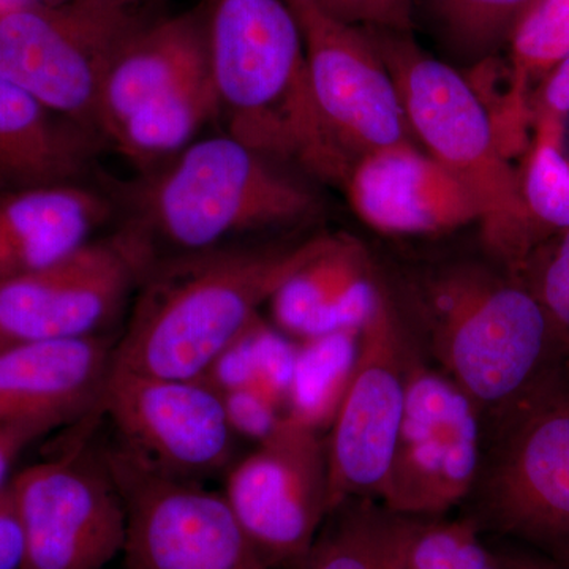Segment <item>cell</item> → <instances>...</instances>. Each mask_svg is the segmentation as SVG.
Instances as JSON below:
<instances>
[{
  "instance_id": "obj_4",
  "label": "cell",
  "mask_w": 569,
  "mask_h": 569,
  "mask_svg": "<svg viewBox=\"0 0 569 569\" xmlns=\"http://www.w3.org/2000/svg\"><path fill=\"white\" fill-rule=\"evenodd\" d=\"M407 318L419 347L481 413L515 406L568 365L537 296L518 277L460 261L410 284Z\"/></svg>"
},
{
  "instance_id": "obj_18",
  "label": "cell",
  "mask_w": 569,
  "mask_h": 569,
  "mask_svg": "<svg viewBox=\"0 0 569 569\" xmlns=\"http://www.w3.org/2000/svg\"><path fill=\"white\" fill-rule=\"evenodd\" d=\"M114 179L0 189V282L39 271L107 234Z\"/></svg>"
},
{
  "instance_id": "obj_11",
  "label": "cell",
  "mask_w": 569,
  "mask_h": 569,
  "mask_svg": "<svg viewBox=\"0 0 569 569\" xmlns=\"http://www.w3.org/2000/svg\"><path fill=\"white\" fill-rule=\"evenodd\" d=\"M224 477L223 496L266 563L305 569L331 515L320 430L287 413Z\"/></svg>"
},
{
  "instance_id": "obj_8",
  "label": "cell",
  "mask_w": 569,
  "mask_h": 569,
  "mask_svg": "<svg viewBox=\"0 0 569 569\" xmlns=\"http://www.w3.org/2000/svg\"><path fill=\"white\" fill-rule=\"evenodd\" d=\"M100 417L82 419L69 447L11 478L24 537L21 569H104L122 556L126 505L103 445L91 440Z\"/></svg>"
},
{
  "instance_id": "obj_16",
  "label": "cell",
  "mask_w": 569,
  "mask_h": 569,
  "mask_svg": "<svg viewBox=\"0 0 569 569\" xmlns=\"http://www.w3.org/2000/svg\"><path fill=\"white\" fill-rule=\"evenodd\" d=\"M356 216L383 234H441L479 222L473 194L418 144L356 160L346 183Z\"/></svg>"
},
{
  "instance_id": "obj_7",
  "label": "cell",
  "mask_w": 569,
  "mask_h": 569,
  "mask_svg": "<svg viewBox=\"0 0 569 569\" xmlns=\"http://www.w3.org/2000/svg\"><path fill=\"white\" fill-rule=\"evenodd\" d=\"M156 6L133 0L0 2V77L99 137L97 103L104 74L123 44L159 14Z\"/></svg>"
},
{
  "instance_id": "obj_17",
  "label": "cell",
  "mask_w": 569,
  "mask_h": 569,
  "mask_svg": "<svg viewBox=\"0 0 569 569\" xmlns=\"http://www.w3.org/2000/svg\"><path fill=\"white\" fill-rule=\"evenodd\" d=\"M119 335L0 348V425H78L99 411Z\"/></svg>"
},
{
  "instance_id": "obj_28",
  "label": "cell",
  "mask_w": 569,
  "mask_h": 569,
  "mask_svg": "<svg viewBox=\"0 0 569 569\" xmlns=\"http://www.w3.org/2000/svg\"><path fill=\"white\" fill-rule=\"evenodd\" d=\"M515 277L537 296L569 365V228L539 246Z\"/></svg>"
},
{
  "instance_id": "obj_19",
  "label": "cell",
  "mask_w": 569,
  "mask_h": 569,
  "mask_svg": "<svg viewBox=\"0 0 569 569\" xmlns=\"http://www.w3.org/2000/svg\"><path fill=\"white\" fill-rule=\"evenodd\" d=\"M209 70L200 6L156 14L112 59L97 103V133L111 134L144 104Z\"/></svg>"
},
{
  "instance_id": "obj_24",
  "label": "cell",
  "mask_w": 569,
  "mask_h": 569,
  "mask_svg": "<svg viewBox=\"0 0 569 569\" xmlns=\"http://www.w3.org/2000/svg\"><path fill=\"white\" fill-rule=\"evenodd\" d=\"M438 43L467 66L496 58L537 0H417Z\"/></svg>"
},
{
  "instance_id": "obj_26",
  "label": "cell",
  "mask_w": 569,
  "mask_h": 569,
  "mask_svg": "<svg viewBox=\"0 0 569 569\" xmlns=\"http://www.w3.org/2000/svg\"><path fill=\"white\" fill-rule=\"evenodd\" d=\"M359 332L305 340L298 346L288 415L316 427L331 426L358 353Z\"/></svg>"
},
{
  "instance_id": "obj_32",
  "label": "cell",
  "mask_w": 569,
  "mask_h": 569,
  "mask_svg": "<svg viewBox=\"0 0 569 569\" xmlns=\"http://www.w3.org/2000/svg\"><path fill=\"white\" fill-rule=\"evenodd\" d=\"M569 118V58L539 82L530 99V122H549L563 129ZM563 132V130H561Z\"/></svg>"
},
{
  "instance_id": "obj_12",
  "label": "cell",
  "mask_w": 569,
  "mask_h": 569,
  "mask_svg": "<svg viewBox=\"0 0 569 569\" xmlns=\"http://www.w3.org/2000/svg\"><path fill=\"white\" fill-rule=\"evenodd\" d=\"M477 406L418 348L408 373L406 413L380 503L407 518L443 515L470 497L482 456Z\"/></svg>"
},
{
  "instance_id": "obj_15",
  "label": "cell",
  "mask_w": 569,
  "mask_h": 569,
  "mask_svg": "<svg viewBox=\"0 0 569 569\" xmlns=\"http://www.w3.org/2000/svg\"><path fill=\"white\" fill-rule=\"evenodd\" d=\"M138 272L110 233L59 263L0 282V348L112 335Z\"/></svg>"
},
{
  "instance_id": "obj_34",
  "label": "cell",
  "mask_w": 569,
  "mask_h": 569,
  "mask_svg": "<svg viewBox=\"0 0 569 569\" xmlns=\"http://www.w3.org/2000/svg\"><path fill=\"white\" fill-rule=\"evenodd\" d=\"M22 557L24 537L9 485L0 492V569H21Z\"/></svg>"
},
{
  "instance_id": "obj_9",
  "label": "cell",
  "mask_w": 569,
  "mask_h": 569,
  "mask_svg": "<svg viewBox=\"0 0 569 569\" xmlns=\"http://www.w3.org/2000/svg\"><path fill=\"white\" fill-rule=\"evenodd\" d=\"M419 343L383 283L358 337L353 372L326 438L329 511L380 500L406 413L408 373Z\"/></svg>"
},
{
  "instance_id": "obj_33",
  "label": "cell",
  "mask_w": 569,
  "mask_h": 569,
  "mask_svg": "<svg viewBox=\"0 0 569 569\" xmlns=\"http://www.w3.org/2000/svg\"><path fill=\"white\" fill-rule=\"evenodd\" d=\"M51 430L43 425H0V492L9 488L11 471L22 452Z\"/></svg>"
},
{
  "instance_id": "obj_6",
  "label": "cell",
  "mask_w": 569,
  "mask_h": 569,
  "mask_svg": "<svg viewBox=\"0 0 569 569\" xmlns=\"http://www.w3.org/2000/svg\"><path fill=\"white\" fill-rule=\"evenodd\" d=\"M485 425L475 520L568 567L569 365Z\"/></svg>"
},
{
  "instance_id": "obj_1",
  "label": "cell",
  "mask_w": 569,
  "mask_h": 569,
  "mask_svg": "<svg viewBox=\"0 0 569 569\" xmlns=\"http://www.w3.org/2000/svg\"><path fill=\"white\" fill-rule=\"evenodd\" d=\"M114 193L108 233L140 280L174 258L307 233L323 209L316 181L223 132L204 134L156 170L114 181Z\"/></svg>"
},
{
  "instance_id": "obj_22",
  "label": "cell",
  "mask_w": 569,
  "mask_h": 569,
  "mask_svg": "<svg viewBox=\"0 0 569 569\" xmlns=\"http://www.w3.org/2000/svg\"><path fill=\"white\" fill-rule=\"evenodd\" d=\"M211 123L219 126V103L208 70L133 112L111 134L107 149L127 160L134 173H148L204 137Z\"/></svg>"
},
{
  "instance_id": "obj_29",
  "label": "cell",
  "mask_w": 569,
  "mask_h": 569,
  "mask_svg": "<svg viewBox=\"0 0 569 569\" xmlns=\"http://www.w3.org/2000/svg\"><path fill=\"white\" fill-rule=\"evenodd\" d=\"M475 519L429 522L410 518L406 548L407 569H452L463 541L478 530Z\"/></svg>"
},
{
  "instance_id": "obj_2",
  "label": "cell",
  "mask_w": 569,
  "mask_h": 569,
  "mask_svg": "<svg viewBox=\"0 0 569 569\" xmlns=\"http://www.w3.org/2000/svg\"><path fill=\"white\" fill-rule=\"evenodd\" d=\"M336 234L301 233L163 261L141 277L114 369L197 380L258 320L261 307Z\"/></svg>"
},
{
  "instance_id": "obj_30",
  "label": "cell",
  "mask_w": 569,
  "mask_h": 569,
  "mask_svg": "<svg viewBox=\"0 0 569 569\" xmlns=\"http://www.w3.org/2000/svg\"><path fill=\"white\" fill-rule=\"evenodd\" d=\"M332 17L356 28L411 32L417 0H316Z\"/></svg>"
},
{
  "instance_id": "obj_25",
  "label": "cell",
  "mask_w": 569,
  "mask_h": 569,
  "mask_svg": "<svg viewBox=\"0 0 569 569\" xmlns=\"http://www.w3.org/2000/svg\"><path fill=\"white\" fill-rule=\"evenodd\" d=\"M509 110L530 121V86L539 84L569 58V0H537L512 28L508 39Z\"/></svg>"
},
{
  "instance_id": "obj_5",
  "label": "cell",
  "mask_w": 569,
  "mask_h": 569,
  "mask_svg": "<svg viewBox=\"0 0 569 569\" xmlns=\"http://www.w3.org/2000/svg\"><path fill=\"white\" fill-rule=\"evenodd\" d=\"M366 31L395 78L415 141L473 194L486 247L518 276L538 239L488 107L468 77L427 54L411 32Z\"/></svg>"
},
{
  "instance_id": "obj_20",
  "label": "cell",
  "mask_w": 569,
  "mask_h": 569,
  "mask_svg": "<svg viewBox=\"0 0 569 569\" xmlns=\"http://www.w3.org/2000/svg\"><path fill=\"white\" fill-rule=\"evenodd\" d=\"M383 290L369 253L356 239L336 234L323 252L287 280L269 301L280 332L301 342L359 332Z\"/></svg>"
},
{
  "instance_id": "obj_37",
  "label": "cell",
  "mask_w": 569,
  "mask_h": 569,
  "mask_svg": "<svg viewBox=\"0 0 569 569\" xmlns=\"http://www.w3.org/2000/svg\"><path fill=\"white\" fill-rule=\"evenodd\" d=\"M133 2L159 3L162 0H133Z\"/></svg>"
},
{
  "instance_id": "obj_35",
  "label": "cell",
  "mask_w": 569,
  "mask_h": 569,
  "mask_svg": "<svg viewBox=\"0 0 569 569\" xmlns=\"http://www.w3.org/2000/svg\"><path fill=\"white\" fill-rule=\"evenodd\" d=\"M478 533L479 529L468 535L452 569H501L500 561L493 559L479 541Z\"/></svg>"
},
{
  "instance_id": "obj_21",
  "label": "cell",
  "mask_w": 569,
  "mask_h": 569,
  "mask_svg": "<svg viewBox=\"0 0 569 569\" xmlns=\"http://www.w3.org/2000/svg\"><path fill=\"white\" fill-rule=\"evenodd\" d=\"M104 144L0 77V189L100 181Z\"/></svg>"
},
{
  "instance_id": "obj_36",
  "label": "cell",
  "mask_w": 569,
  "mask_h": 569,
  "mask_svg": "<svg viewBox=\"0 0 569 569\" xmlns=\"http://www.w3.org/2000/svg\"><path fill=\"white\" fill-rule=\"evenodd\" d=\"M501 569H567L556 561L542 557L527 556V553H509L498 559Z\"/></svg>"
},
{
  "instance_id": "obj_31",
  "label": "cell",
  "mask_w": 569,
  "mask_h": 569,
  "mask_svg": "<svg viewBox=\"0 0 569 569\" xmlns=\"http://www.w3.org/2000/svg\"><path fill=\"white\" fill-rule=\"evenodd\" d=\"M222 395L236 433L261 441L282 421L279 403L260 389L238 388Z\"/></svg>"
},
{
  "instance_id": "obj_23",
  "label": "cell",
  "mask_w": 569,
  "mask_h": 569,
  "mask_svg": "<svg viewBox=\"0 0 569 569\" xmlns=\"http://www.w3.org/2000/svg\"><path fill=\"white\" fill-rule=\"evenodd\" d=\"M410 518L376 500H350L321 527L305 569H407Z\"/></svg>"
},
{
  "instance_id": "obj_14",
  "label": "cell",
  "mask_w": 569,
  "mask_h": 569,
  "mask_svg": "<svg viewBox=\"0 0 569 569\" xmlns=\"http://www.w3.org/2000/svg\"><path fill=\"white\" fill-rule=\"evenodd\" d=\"M305 37L310 84L321 118L351 162L402 144H417L391 71L366 29L321 9L288 0Z\"/></svg>"
},
{
  "instance_id": "obj_3",
  "label": "cell",
  "mask_w": 569,
  "mask_h": 569,
  "mask_svg": "<svg viewBox=\"0 0 569 569\" xmlns=\"http://www.w3.org/2000/svg\"><path fill=\"white\" fill-rule=\"evenodd\" d=\"M222 132L320 183L343 187L353 162L318 110L305 37L288 0H201Z\"/></svg>"
},
{
  "instance_id": "obj_13",
  "label": "cell",
  "mask_w": 569,
  "mask_h": 569,
  "mask_svg": "<svg viewBox=\"0 0 569 569\" xmlns=\"http://www.w3.org/2000/svg\"><path fill=\"white\" fill-rule=\"evenodd\" d=\"M102 417L114 440L170 477L204 482L236 462V436L222 391L206 378L140 376L112 367Z\"/></svg>"
},
{
  "instance_id": "obj_10",
  "label": "cell",
  "mask_w": 569,
  "mask_h": 569,
  "mask_svg": "<svg viewBox=\"0 0 569 569\" xmlns=\"http://www.w3.org/2000/svg\"><path fill=\"white\" fill-rule=\"evenodd\" d=\"M102 445L126 505V569H272L223 493L170 477L116 440Z\"/></svg>"
},
{
  "instance_id": "obj_27",
  "label": "cell",
  "mask_w": 569,
  "mask_h": 569,
  "mask_svg": "<svg viewBox=\"0 0 569 569\" xmlns=\"http://www.w3.org/2000/svg\"><path fill=\"white\" fill-rule=\"evenodd\" d=\"M533 127L535 137L519 178L539 247L549 234L569 228V159L560 127L549 122L533 123Z\"/></svg>"
}]
</instances>
